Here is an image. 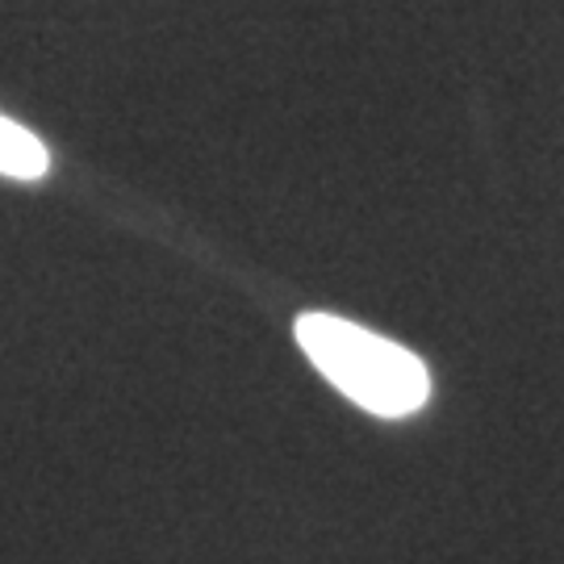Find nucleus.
I'll return each mask as SVG.
<instances>
[{
    "mask_svg": "<svg viewBox=\"0 0 564 564\" xmlns=\"http://www.w3.org/2000/svg\"><path fill=\"white\" fill-rule=\"evenodd\" d=\"M293 335H297L305 360L314 364L347 402H356L377 419H410L431 398L426 364L410 347L384 339L351 318L302 314Z\"/></svg>",
    "mask_w": 564,
    "mask_h": 564,
    "instance_id": "f257e3e1",
    "label": "nucleus"
},
{
    "mask_svg": "<svg viewBox=\"0 0 564 564\" xmlns=\"http://www.w3.org/2000/svg\"><path fill=\"white\" fill-rule=\"evenodd\" d=\"M46 167H51L46 142L0 113V176H9V181H42Z\"/></svg>",
    "mask_w": 564,
    "mask_h": 564,
    "instance_id": "f03ea898",
    "label": "nucleus"
}]
</instances>
